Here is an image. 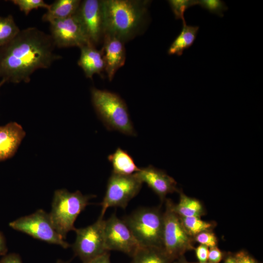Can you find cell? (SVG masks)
Returning <instances> with one entry per match:
<instances>
[{"label":"cell","mask_w":263,"mask_h":263,"mask_svg":"<svg viewBox=\"0 0 263 263\" xmlns=\"http://www.w3.org/2000/svg\"><path fill=\"white\" fill-rule=\"evenodd\" d=\"M79 0H56L50 4L42 19L49 23L64 19L74 15L81 3Z\"/></svg>","instance_id":"e0dca14e"},{"label":"cell","mask_w":263,"mask_h":263,"mask_svg":"<svg viewBox=\"0 0 263 263\" xmlns=\"http://www.w3.org/2000/svg\"><path fill=\"white\" fill-rule=\"evenodd\" d=\"M142 184L134 173L124 175L112 172L100 204L102 209L100 216L103 217L106 210L110 207L125 209L129 202L139 193Z\"/></svg>","instance_id":"ba28073f"},{"label":"cell","mask_w":263,"mask_h":263,"mask_svg":"<svg viewBox=\"0 0 263 263\" xmlns=\"http://www.w3.org/2000/svg\"><path fill=\"white\" fill-rule=\"evenodd\" d=\"M101 50L105 62V72L109 80H113L117 71L123 66L126 60L124 42L118 38L104 35Z\"/></svg>","instance_id":"5bb4252c"},{"label":"cell","mask_w":263,"mask_h":263,"mask_svg":"<svg viewBox=\"0 0 263 263\" xmlns=\"http://www.w3.org/2000/svg\"><path fill=\"white\" fill-rule=\"evenodd\" d=\"M182 225L187 233L192 238L205 231H212L215 223L203 221L197 217H180Z\"/></svg>","instance_id":"7402d4cb"},{"label":"cell","mask_w":263,"mask_h":263,"mask_svg":"<svg viewBox=\"0 0 263 263\" xmlns=\"http://www.w3.org/2000/svg\"><path fill=\"white\" fill-rule=\"evenodd\" d=\"M0 263H22L19 254L10 253L3 256L0 260Z\"/></svg>","instance_id":"4dcf8cb0"},{"label":"cell","mask_w":263,"mask_h":263,"mask_svg":"<svg viewBox=\"0 0 263 263\" xmlns=\"http://www.w3.org/2000/svg\"><path fill=\"white\" fill-rule=\"evenodd\" d=\"M222 259V253L216 246L210 247L209 250L208 260L211 263H219Z\"/></svg>","instance_id":"f546056e"},{"label":"cell","mask_w":263,"mask_h":263,"mask_svg":"<svg viewBox=\"0 0 263 263\" xmlns=\"http://www.w3.org/2000/svg\"><path fill=\"white\" fill-rule=\"evenodd\" d=\"M25 135L22 127L16 122L0 126V162L15 154Z\"/></svg>","instance_id":"9a60e30c"},{"label":"cell","mask_w":263,"mask_h":263,"mask_svg":"<svg viewBox=\"0 0 263 263\" xmlns=\"http://www.w3.org/2000/svg\"><path fill=\"white\" fill-rule=\"evenodd\" d=\"M123 219L141 246L162 248L164 218L159 208H140Z\"/></svg>","instance_id":"5b68a950"},{"label":"cell","mask_w":263,"mask_h":263,"mask_svg":"<svg viewBox=\"0 0 263 263\" xmlns=\"http://www.w3.org/2000/svg\"><path fill=\"white\" fill-rule=\"evenodd\" d=\"M113 166V173L130 175L137 172L140 168L135 165L132 157L125 150L118 148L108 156Z\"/></svg>","instance_id":"d6986e66"},{"label":"cell","mask_w":263,"mask_h":263,"mask_svg":"<svg viewBox=\"0 0 263 263\" xmlns=\"http://www.w3.org/2000/svg\"><path fill=\"white\" fill-rule=\"evenodd\" d=\"M86 263H111L109 251H107Z\"/></svg>","instance_id":"1f68e13d"},{"label":"cell","mask_w":263,"mask_h":263,"mask_svg":"<svg viewBox=\"0 0 263 263\" xmlns=\"http://www.w3.org/2000/svg\"><path fill=\"white\" fill-rule=\"evenodd\" d=\"M132 263H171L162 248L142 246L132 256Z\"/></svg>","instance_id":"44dd1931"},{"label":"cell","mask_w":263,"mask_h":263,"mask_svg":"<svg viewBox=\"0 0 263 263\" xmlns=\"http://www.w3.org/2000/svg\"><path fill=\"white\" fill-rule=\"evenodd\" d=\"M91 97L97 116L108 130L135 135L126 104L119 95L109 91L92 88Z\"/></svg>","instance_id":"3957f363"},{"label":"cell","mask_w":263,"mask_h":263,"mask_svg":"<svg viewBox=\"0 0 263 263\" xmlns=\"http://www.w3.org/2000/svg\"><path fill=\"white\" fill-rule=\"evenodd\" d=\"M178 261L175 263H189V262H187L186 260L182 257V256L179 257V258H178ZM211 263L205 262V263Z\"/></svg>","instance_id":"e575fe53"},{"label":"cell","mask_w":263,"mask_h":263,"mask_svg":"<svg viewBox=\"0 0 263 263\" xmlns=\"http://www.w3.org/2000/svg\"><path fill=\"white\" fill-rule=\"evenodd\" d=\"M55 47L50 35L36 27L20 30L0 47V77L6 82L28 83L36 70L48 68L61 58L54 53Z\"/></svg>","instance_id":"6da1fadb"},{"label":"cell","mask_w":263,"mask_h":263,"mask_svg":"<svg viewBox=\"0 0 263 263\" xmlns=\"http://www.w3.org/2000/svg\"><path fill=\"white\" fill-rule=\"evenodd\" d=\"M104 239L107 251H118L131 257L142 247L124 220L114 213L105 221Z\"/></svg>","instance_id":"30bf717a"},{"label":"cell","mask_w":263,"mask_h":263,"mask_svg":"<svg viewBox=\"0 0 263 263\" xmlns=\"http://www.w3.org/2000/svg\"><path fill=\"white\" fill-rule=\"evenodd\" d=\"M13 3L18 6L19 10L27 15L33 9L44 8L48 9L50 4H47L43 0H12Z\"/></svg>","instance_id":"484cf974"},{"label":"cell","mask_w":263,"mask_h":263,"mask_svg":"<svg viewBox=\"0 0 263 263\" xmlns=\"http://www.w3.org/2000/svg\"><path fill=\"white\" fill-rule=\"evenodd\" d=\"M20 31L11 15L0 17V47L11 41Z\"/></svg>","instance_id":"603a6c76"},{"label":"cell","mask_w":263,"mask_h":263,"mask_svg":"<svg viewBox=\"0 0 263 263\" xmlns=\"http://www.w3.org/2000/svg\"><path fill=\"white\" fill-rule=\"evenodd\" d=\"M182 25L181 32L168 50L169 55L182 56L184 51L190 47L196 40L199 27L188 25L186 21L182 22Z\"/></svg>","instance_id":"ac0fdd59"},{"label":"cell","mask_w":263,"mask_h":263,"mask_svg":"<svg viewBox=\"0 0 263 263\" xmlns=\"http://www.w3.org/2000/svg\"><path fill=\"white\" fill-rule=\"evenodd\" d=\"M175 19L186 21L184 13L189 8L197 5V0H169L168 1Z\"/></svg>","instance_id":"cb8c5ba5"},{"label":"cell","mask_w":263,"mask_h":263,"mask_svg":"<svg viewBox=\"0 0 263 263\" xmlns=\"http://www.w3.org/2000/svg\"><path fill=\"white\" fill-rule=\"evenodd\" d=\"M224 263H237L234 256H228L225 261Z\"/></svg>","instance_id":"836d02e7"},{"label":"cell","mask_w":263,"mask_h":263,"mask_svg":"<svg viewBox=\"0 0 263 263\" xmlns=\"http://www.w3.org/2000/svg\"><path fill=\"white\" fill-rule=\"evenodd\" d=\"M197 5L220 17H223L224 12L228 9L225 2L221 0H197Z\"/></svg>","instance_id":"d4e9b609"},{"label":"cell","mask_w":263,"mask_h":263,"mask_svg":"<svg viewBox=\"0 0 263 263\" xmlns=\"http://www.w3.org/2000/svg\"><path fill=\"white\" fill-rule=\"evenodd\" d=\"M234 257L237 263H258L249 253L244 250L237 252Z\"/></svg>","instance_id":"83f0119b"},{"label":"cell","mask_w":263,"mask_h":263,"mask_svg":"<svg viewBox=\"0 0 263 263\" xmlns=\"http://www.w3.org/2000/svg\"><path fill=\"white\" fill-rule=\"evenodd\" d=\"M208 247L203 244L198 246L195 249L196 255L200 263H205L208 261Z\"/></svg>","instance_id":"f1b7e54d"},{"label":"cell","mask_w":263,"mask_h":263,"mask_svg":"<svg viewBox=\"0 0 263 263\" xmlns=\"http://www.w3.org/2000/svg\"><path fill=\"white\" fill-rule=\"evenodd\" d=\"M80 55L78 65L82 69L85 76L92 79L94 74L101 75L105 71V62L101 50L91 45L80 48Z\"/></svg>","instance_id":"2e32d148"},{"label":"cell","mask_w":263,"mask_h":263,"mask_svg":"<svg viewBox=\"0 0 263 263\" xmlns=\"http://www.w3.org/2000/svg\"><path fill=\"white\" fill-rule=\"evenodd\" d=\"M50 36L58 48L92 45L76 12L67 18L50 23Z\"/></svg>","instance_id":"8fae6325"},{"label":"cell","mask_w":263,"mask_h":263,"mask_svg":"<svg viewBox=\"0 0 263 263\" xmlns=\"http://www.w3.org/2000/svg\"><path fill=\"white\" fill-rule=\"evenodd\" d=\"M7 250L5 238L3 234L0 231V256L5 255Z\"/></svg>","instance_id":"d6a6232c"},{"label":"cell","mask_w":263,"mask_h":263,"mask_svg":"<svg viewBox=\"0 0 263 263\" xmlns=\"http://www.w3.org/2000/svg\"><path fill=\"white\" fill-rule=\"evenodd\" d=\"M143 183H146L160 198L161 201L165 200L167 195L178 191L177 183L164 171L152 166L140 168L134 173Z\"/></svg>","instance_id":"4fadbf2b"},{"label":"cell","mask_w":263,"mask_h":263,"mask_svg":"<svg viewBox=\"0 0 263 263\" xmlns=\"http://www.w3.org/2000/svg\"><path fill=\"white\" fill-rule=\"evenodd\" d=\"M150 1L102 0L104 35L114 36L124 43L143 29L147 21Z\"/></svg>","instance_id":"7a4b0ae2"},{"label":"cell","mask_w":263,"mask_h":263,"mask_svg":"<svg viewBox=\"0 0 263 263\" xmlns=\"http://www.w3.org/2000/svg\"><path fill=\"white\" fill-rule=\"evenodd\" d=\"M105 221L103 217L99 216L93 224L74 230L76 239L72 245L73 250L83 263L108 251L105 243Z\"/></svg>","instance_id":"9c48e42d"},{"label":"cell","mask_w":263,"mask_h":263,"mask_svg":"<svg viewBox=\"0 0 263 263\" xmlns=\"http://www.w3.org/2000/svg\"><path fill=\"white\" fill-rule=\"evenodd\" d=\"M10 227L32 237L67 248L70 244L55 228L49 214L43 209L10 222Z\"/></svg>","instance_id":"52a82bcc"},{"label":"cell","mask_w":263,"mask_h":263,"mask_svg":"<svg viewBox=\"0 0 263 263\" xmlns=\"http://www.w3.org/2000/svg\"><path fill=\"white\" fill-rule=\"evenodd\" d=\"M193 240L209 247L216 246L218 243L217 238L212 231L202 232L194 236Z\"/></svg>","instance_id":"4316f807"},{"label":"cell","mask_w":263,"mask_h":263,"mask_svg":"<svg viewBox=\"0 0 263 263\" xmlns=\"http://www.w3.org/2000/svg\"><path fill=\"white\" fill-rule=\"evenodd\" d=\"M76 13L90 43L96 47L102 43L104 36L102 0H85L81 1Z\"/></svg>","instance_id":"7c38bea8"},{"label":"cell","mask_w":263,"mask_h":263,"mask_svg":"<svg viewBox=\"0 0 263 263\" xmlns=\"http://www.w3.org/2000/svg\"><path fill=\"white\" fill-rule=\"evenodd\" d=\"M180 195L179 203H173L174 211L180 217H197L200 218L205 214L202 203L198 200L188 197L182 191H178Z\"/></svg>","instance_id":"ffe728a7"},{"label":"cell","mask_w":263,"mask_h":263,"mask_svg":"<svg viewBox=\"0 0 263 263\" xmlns=\"http://www.w3.org/2000/svg\"><path fill=\"white\" fill-rule=\"evenodd\" d=\"M173 205L171 200L166 199L162 236V249L171 261L182 256L187 251L193 249L194 242L173 210Z\"/></svg>","instance_id":"8992f818"},{"label":"cell","mask_w":263,"mask_h":263,"mask_svg":"<svg viewBox=\"0 0 263 263\" xmlns=\"http://www.w3.org/2000/svg\"><path fill=\"white\" fill-rule=\"evenodd\" d=\"M94 197L83 195L78 190L70 192L61 189L55 191L52 210L49 214L55 228L64 239L69 231L75 230L76 219Z\"/></svg>","instance_id":"277c9868"},{"label":"cell","mask_w":263,"mask_h":263,"mask_svg":"<svg viewBox=\"0 0 263 263\" xmlns=\"http://www.w3.org/2000/svg\"><path fill=\"white\" fill-rule=\"evenodd\" d=\"M56 263H69V261H63L61 260H59L57 261Z\"/></svg>","instance_id":"d590c367"},{"label":"cell","mask_w":263,"mask_h":263,"mask_svg":"<svg viewBox=\"0 0 263 263\" xmlns=\"http://www.w3.org/2000/svg\"><path fill=\"white\" fill-rule=\"evenodd\" d=\"M6 82L5 81V80H4L3 79H1V80L0 81V89L1 87Z\"/></svg>","instance_id":"8d00e7d4"}]
</instances>
